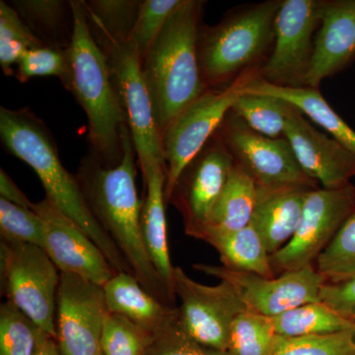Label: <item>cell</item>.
Segmentation results:
<instances>
[{"label":"cell","instance_id":"6da1fadb","mask_svg":"<svg viewBox=\"0 0 355 355\" xmlns=\"http://www.w3.org/2000/svg\"><path fill=\"white\" fill-rule=\"evenodd\" d=\"M120 163L107 166L87 158L77 180L93 216L119 248L132 275L147 292L175 307V297L159 277L147 253L141 232L142 202L135 186V148L128 125L121 135Z\"/></svg>","mask_w":355,"mask_h":355},{"label":"cell","instance_id":"7a4b0ae2","mask_svg":"<svg viewBox=\"0 0 355 355\" xmlns=\"http://www.w3.org/2000/svg\"><path fill=\"white\" fill-rule=\"evenodd\" d=\"M0 135L7 150L36 173L46 198L99 247L114 272L132 275L119 248L93 216L77 177L62 165L57 144L43 121L29 110L1 107Z\"/></svg>","mask_w":355,"mask_h":355},{"label":"cell","instance_id":"3957f363","mask_svg":"<svg viewBox=\"0 0 355 355\" xmlns=\"http://www.w3.org/2000/svg\"><path fill=\"white\" fill-rule=\"evenodd\" d=\"M203 4L200 0H182L142 60L161 137L172 121L207 90L198 55Z\"/></svg>","mask_w":355,"mask_h":355},{"label":"cell","instance_id":"277c9868","mask_svg":"<svg viewBox=\"0 0 355 355\" xmlns=\"http://www.w3.org/2000/svg\"><path fill=\"white\" fill-rule=\"evenodd\" d=\"M73 34L69 55V89L88 119L89 139L107 166L120 163L121 135L127 123L112 77L108 60L89 25L83 1H70Z\"/></svg>","mask_w":355,"mask_h":355},{"label":"cell","instance_id":"5b68a950","mask_svg":"<svg viewBox=\"0 0 355 355\" xmlns=\"http://www.w3.org/2000/svg\"><path fill=\"white\" fill-rule=\"evenodd\" d=\"M282 1L266 0L228 14L216 26L200 28L198 64L207 89L225 87L263 67L272 53Z\"/></svg>","mask_w":355,"mask_h":355},{"label":"cell","instance_id":"8992f818","mask_svg":"<svg viewBox=\"0 0 355 355\" xmlns=\"http://www.w3.org/2000/svg\"><path fill=\"white\" fill-rule=\"evenodd\" d=\"M254 69L225 87L207 89L172 121L162 137L167 180L165 202L169 205L182 173L214 137L250 80L258 76Z\"/></svg>","mask_w":355,"mask_h":355},{"label":"cell","instance_id":"52a82bcc","mask_svg":"<svg viewBox=\"0 0 355 355\" xmlns=\"http://www.w3.org/2000/svg\"><path fill=\"white\" fill-rule=\"evenodd\" d=\"M0 277L7 301L55 340L60 272L43 248L1 241Z\"/></svg>","mask_w":355,"mask_h":355},{"label":"cell","instance_id":"ba28073f","mask_svg":"<svg viewBox=\"0 0 355 355\" xmlns=\"http://www.w3.org/2000/svg\"><path fill=\"white\" fill-rule=\"evenodd\" d=\"M95 38V37H94ZM108 60L121 108L127 119L141 172L154 163L163 162L162 137L154 116L142 60L130 42L95 38Z\"/></svg>","mask_w":355,"mask_h":355},{"label":"cell","instance_id":"9c48e42d","mask_svg":"<svg viewBox=\"0 0 355 355\" xmlns=\"http://www.w3.org/2000/svg\"><path fill=\"white\" fill-rule=\"evenodd\" d=\"M324 0H284L275 23L272 53L259 76L280 87H306Z\"/></svg>","mask_w":355,"mask_h":355},{"label":"cell","instance_id":"30bf717a","mask_svg":"<svg viewBox=\"0 0 355 355\" xmlns=\"http://www.w3.org/2000/svg\"><path fill=\"white\" fill-rule=\"evenodd\" d=\"M354 211L352 184L336 190L318 188L311 191L295 233L286 246L270 254L275 275L314 266L313 263H316Z\"/></svg>","mask_w":355,"mask_h":355},{"label":"cell","instance_id":"8fae6325","mask_svg":"<svg viewBox=\"0 0 355 355\" xmlns=\"http://www.w3.org/2000/svg\"><path fill=\"white\" fill-rule=\"evenodd\" d=\"M218 132L236 164L254 180L257 188H319L301 169L286 137L261 135L232 112L224 119Z\"/></svg>","mask_w":355,"mask_h":355},{"label":"cell","instance_id":"7c38bea8","mask_svg":"<svg viewBox=\"0 0 355 355\" xmlns=\"http://www.w3.org/2000/svg\"><path fill=\"white\" fill-rule=\"evenodd\" d=\"M234 163L217 132L182 173L169 203L183 217L187 235L202 240Z\"/></svg>","mask_w":355,"mask_h":355},{"label":"cell","instance_id":"4fadbf2b","mask_svg":"<svg viewBox=\"0 0 355 355\" xmlns=\"http://www.w3.org/2000/svg\"><path fill=\"white\" fill-rule=\"evenodd\" d=\"M193 268L227 282L235 289L247 310L266 317H275L307 303L321 301L326 284L315 266L282 273L273 279L254 273L229 270L223 266L197 263Z\"/></svg>","mask_w":355,"mask_h":355},{"label":"cell","instance_id":"5bb4252c","mask_svg":"<svg viewBox=\"0 0 355 355\" xmlns=\"http://www.w3.org/2000/svg\"><path fill=\"white\" fill-rule=\"evenodd\" d=\"M174 291L181 300V328L202 345L226 352L231 326L247 310L233 286L223 280L214 286L198 284L175 266Z\"/></svg>","mask_w":355,"mask_h":355},{"label":"cell","instance_id":"9a60e30c","mask_svg":"<svg viewBox=\"0 0 355 355\" xmlns=\"http://www.w3.org/2000/svg\"><path fill=\"white\" fill-rule=\"evenodd\" d=\"M110 314L103 286L60 272L55 329L62 355H99L105 322Z\"/></svg>","mask_w":355,"mask_h":355},{"label":"cell","instance_id":"2e32d148","mask_svg":"<svg viewBox=\"0 0 355 355\" xmlns=\"http://www.w3.org/2000/svg\"><path fill=\"white\" fill-rule=\"evenodd\" d=\"M32 209L43 221V249L60 272L101 286L114 277L116 272L99 247L48 198L34 203Z\"/></svg>","mask_w":355,"mask_h":355},{"label":"cell","instance_id":"e0dca14e","mask_svg":"<svg viewBox=\"0 0 355 355\" xmlns=\"http://www.w3.org/2000/svg\"><path fill=\"white\" fill-rule=\"evenodd\" d=\"M284 137L303 172L321 188H343L355 177V153L340 142L319 132L292 105L287 114Z\"/></svg>","mask_w":355,"mask_h":355},{"label":"cell","instance_id":"ac0fdd59","mask_svg":"<svg viewBox=\"0 0 355 355\" xmlns=\"http://www.w3.org/2000/svg\"><path fill=\"white\" fill-rule=\"evenodd\" d=\"M355 60V0H324L321 25L306 87L320 89L324 79Z\"/></svg>","mask_w":355,"mask_h":355},{"label":"cell","instance_id":"d6986e66","mask_svg":"<svg viewBox=\"0 0 355 355\" xmlns=\"http://www.w3.org/2000/svg\"><path fill=\"white\" fill-rule=\"evenodd\" d=\"M103 288L110 313L125 318L151 336L169 328L179 317L177 306L154 297L130 273H114Z\"/></svg>","mask_w":355,"mask_h":355},{"label":"cell","instance_id":"ffe728a7","mask_svg":"<svg viewBox=\"0 0 355 355\" xmlns=\"http://www.w3.org/2000/svg\"><path fill=\"white\" fill-rule=\"evenodd\" d=\"M146 196L142 202L141 232L147 253L159 277L174 297V270L170 258L165 214L164 189L167 169L163 162L154 163L142 173Z\"/></svg>","mask_w":355,"mask_h":355},{"label":"cell","instance_id":"44dd1931","mask_svg":"<svg viewBox=\"0 0 355 355\" xmlns=\"http://www.w3.org/2000/svg\"><path fill=\"white\" fill-rule=\"evenodd\" d=\"M314 189L288 187L258 189L251 224L258 231L270 254L286 246L302 216L308 193Z\"/></svg>","mask_w":355,"mask_h":355},{"label":"cell","instance_id":"7402d4cb","mask_svg":"<svg viewBox=\"0 0 355 355\" xmlns=\"http://www.w3.org/2000/svg\"><path fill=\"white\" fill-rule=\"evenodd\" d=\"M243 92L254 93L279 98L291 103L310 121L317 123L331 137L355 153V132L336 113L320 92V89L309 87H280L254 76Z\"/></svg>","mask_w":355,"mask_h":355},{"label":"cell","instance_id":"603a6c76","mask_svg":"<svg viewBox=\"0 0 355 355\" xmlns=\"http://www.w3.org/2000/svg\"><path fill=\"white\" fill-rule=\"evenodd\" d=\"M220 256L224 268L273 279L277 277L270 254L258 231L252 224L234 232H209L202 238Z\"/></svg>","mask_w":355,"mask_h":355},{"label":"cell","instance_id":"cb8c5ba5","mask_svg":"<svg viewBox=\"0 0 355 355\" xmlns=\"http://www.w3.org/2000/svg\"><path fill=\"white\" fill-rule=\"evenodd\" d=\"M257 198L258 188L254 180L234 163L202 238L209 232H234L249 226L253 218Z\"/></svg>","mask_w":355,"mask_h":355},{"label":"cell","instance_id":"d4e9b609","mask_svg":"<svg viewBox=\"0 0 355 355\" xmlns=\"http://www.w3.org/2000/svg\"><path fill=\"white\" fill-rule=\"evenodd\" d=\"M11 6L44 46L69 50L74 25L70 1L16 0Z\"/></svg>","mask_w":355,"mask_h":355},{"label":"cell","instance_id":"484cf974","mask_svg":"<svg viewBox=\"0 0 355 355\" xmlns=\"http://www.w3.org/2000/svg\"><path fill=\"white\" fill-rule=\"evenodd\" d=\"M270 319L275 334L284 338L355 331L352 320L343 316L322 301L298 306Z\"/></svg>","mask_w":355,"mask_h":355},{"label":"cell","instance_id":"4316f807","mask_svg":"<svg viewBox=\"0 0 355 355\" xmlns=\"http://www.w3.org/2000/svg\"><path fill=\"white\" fill-rule=\"evenodd\" d=\"M291 106V103L272 96L242 92L231 112L254 132L270 139H280L284 137Z\"/></svg>","mask_w":355,"mask_h":355},{"label":"cell","instance_id":"83f0119b","mask_svg":"<svg viewBox=\"0 0 355 355\" xmlns=\"http://www.w3.org/2000/svg\"><path fill=\"white\" fill-rule=\"evenodd\" d=\"M142 1L92 0L83 1L91 32L95 38L127 42L139 15Z\"/></svg>","mask_w":355,"mask_h":355},{"label":"cell","instance_id":"f1b7e54d","mask_svg":"<svg viewBox=\"0 0 355 355\" xmlns=\"http://www.w3.org/2000/svg\"><path fill=\"white\" fill-rule=\"evenodd\" d=\"M50 338L12 303L0 306V355H34Z\"/></svg>","mask_w":355,"mask_h":355},{"label":"cell","instance_id":"f546056e","mask_svg":"<svg viewBox=\"0 0 355 355\" xmlns=\"http://www.w3.org/2000/svg\"><path fill=\"white\" fill-rule=\"evenodd\" d=\"M277 338L270 317L245 310L231 326L226 352L228 355H273Z\"/></svg>","mask_w":355,"mask_h":355},{"label":"cell","instance_id":"4dcf8cb0","mask_svg":"<svg viewBox=\"0 0 355 355\" xmlns=\"http://www.w3.org/2000/svg\"><path fill=\"white\" fill-rule=\"evenodd\" d=\"M315 268L326 284H340L355 277V211L320 254Z\"/></svg>","mask_w":355,"mask_h":355},{"label":"cell","instance_id":"1f68e13d","mask_svg":"<svg viewBox=\"0 0 355 355\" xmlns=\"http://www.w3.org/2000/svg\"><path fill=\"white\" fill-rule=\"evenodd\" d=\"M46 46L21 19L19 14L6 2H0V65L6 76H13L26 51Z\"/></svg>","mask_w":355,"mask_h":355},{"label":"cell","instance_id":"d6a6232c","mask_svg":"<svg viewBox=\"0 0 355 355\" xmlns=\"http://www.w3.org/2000/svg\"><path fill=\"white\" fill-rule=\"evenodd\" d=\"M273 355H355V331L301 338L277 336Z\"/></svg>","mask_w":355,"mask_h":355},{"label":"cell","instance_id":"836d02e7","mask_svg":"<svg viewBox=\"0 0 355 355\" xmlns=\"http://www.w3.org/2000/svg\"><path fill=\"white\" fill-rule=\"evenodd\" d=\"M181 3L182 0H144L141 2L139 15L128 38L141 60Z\"/></svg>","mask_w":355,"mask_h":355},{"label":"cell","instance_id":"e575fe53","mask_svg":"<svg viewBox=\"0 0 355 355\" xmlns=\"http://www.w3.org/2000/svg\"><path fill=\"white\" fill-rule=\"evenodd\" d=\"M0 236L1 241L43 248V221L34 209L0 198Z\"/></svg>","mask_w":355,"mask_h":355},{"label":"cell","instance_id":"d590c367","mask_svg":"<svg viewBox=\"0 0 355 355\" xmlns=\"http://www.w3.org/2000/svg\"><path fill=\"white\" fill-rule=\"evenodd\" d=\"M153 336L120 315L110 313L101 338L103 355H144Z\"/></svg>","mask_w":355,"mask_h":355},{"label":"cell","instance_id":"8d00e7d4","mask_svg":"<svg viewBox=\"0 0 355 355\" xmlns=\"http://www.w3.org/2000/svg\"><path fill=\"white\" fill-rule=\"evenodd\" d=\"M16 76L21 83L34 77L55 76L67 88L70 78L67 51L40 46L26 51L18 62Z\"/></svg>","mask_w":355,"mask_h":355},{"label":"cell","instance_id":"74e56055","mask_svg":"<svg viewBox=\"0 0 355 355\" xmlns=\"http://www.w3.org/2000/svg\"><path fill=\"white\" fill-rule=\"evenodd\" d=\"M179 318V317H178ZM144 355H228L212 347L203 345L191 338L181 328L179 322L153 336Z\"/></svg>","mask_w":355,"mask_h":355},{"label":"cell","instance_id":"f35d334b","mask_svg":"<svg viewBox=\"0 0 355 355\" xmlns=\"http://www.w3.org/2000/svg\"><path fill=\"white\" fill-rule=\"evenodd\" d=\"M320 298L324 304L350 320L355 314V277L340 284H324Z\"/></svg>","mask_w":355,"mask_h":355},{"label":"cell","instance_id":"ab89813d","mask_svg":"<svg viewBox=\"0 0 355 355\" xmlns=\"http://www.w3.org/2000/svg\"><path fill=\"white\" fill-rule=\"evenodd\" d=\"M0 195L4 200L20 205V207L32 209L34 203L30 202L25 193L14 183L12 179L7 175L4 170L0 171Z\"/></svg>","mask_w":355,"mask_h":355},{"label":"cell","instance_id":"60d3db41","mask_svg":"<svg viewBox=\"0 0 355 355\" xmlns=\"http://www.w3.org/2000/svg\"><path fill=\"white\" fill-rule=\"evenodd\" d=\"M34 355H62L58 349L57 342L55 338H50L43 343L41 347Z\"/></svg>","mask_w":355,"mask_h":355},{"label":"cell","instance_id":"b9f144b4","mask_svg":"<svg viewBox=\"0 0 355 355\" xmlns=\"http://www.w3.org/2000/svg\"><path fill=\"white\" fill-rule=\"evenodd\" d=\"M350 320H352V323H354L355 326V314L354 315V316L350 317Z\"/></svg>","mask_w":355,"mask_h":355},{"label":"cell","instance_id":"7bdbcfd3","mask_svg":"<svg viewBox=\"0 0 355 355\" xmlns=\"http://www.w3.org/2000/svg\"><path fill=\"white\" fill-rule=\"evenodd\" d=\"M99 355H103V354H99Z\"/></svg>","mask_w":355,"mask_h":355}]
</instances>
